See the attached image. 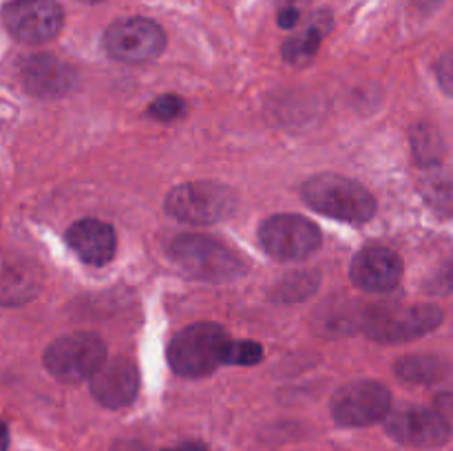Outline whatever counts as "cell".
<instances>
[{
	"label": "cell",
	"mask_w": 453,
	"mask_h": 451,
	"mask_svg": "<svg viewBox=\"0 0 453 451\" xmlns=\"http://www.w3.org/2000/svg\"><path fill=\"white\" fill-rule=\"evenodd\" d=\"M171 259L199 281H234L248 272L246 259L211 234H180L171 243Z\"/></svg>",
	"instance_id": "1"
},
{
	"label": "cell",
	"mask_w": 453,
	"mask_h": 451,
	"mask_svg": "<svg viewBox=\"0 0 453 451\" xmlns=\"http://www.w3.org/2000/svg\"><path fill=\"white\" fill-rule=\"evenodd\" d=\"M303 199L321 215L345 224H365L376 212V199L370 190L336 172L310 177L303 184Z\"/></svg>",
	"instance_id": "2"
},
{
	"label": "cell",
	"mask_w": 453,
	"mask_h": 451,
	"mask_svg": "<svg viewBox=\"0 0 453 451\" xmlns=\"http://www.w3.org/2000/svg\"><path fill=\"white\" fill-rule=\"evenodd\" d=\"M230 343L228 330L219 323H195L184 327L168 345V365L184 378H202L224 363Z\"/></svg>",
	"instance_id": "3"
},
{
	"label": "cell",
	"mask_w": 453,
	"mask_h": 451,
	"mask_svg": "<svg viewBox=\"0 0 453 451\" xmlns=\"http://www.w3.org/2000/svg\"><path fill=\"white\" fill-rule=\"evenodd\" d=\"M106 361V345L93 332H73L53 340L44 352V367L62 383H80Z\"/></svg>",
	"instance_id": "4"
},
{
	"label": "cell",
	"mask_w": 453,
	"mask_h": 451,
	"mask_svg": "<svg viewBox=\"0 0 453 451\" xmlns=\"http://www.w3.org/2000/svg\"><path fill=\"white\" fill-rule=\"evenodd\" d=\"M234 193L217 181H188L173 188L166 197V212L184 224H215L234 210Z\"/></svg>",
	"instance_id": "5"
},
{
	"label": "cell",
	"mask_w": 453,
	"mask_h": 451,
	"mask_svg": "<svg viewBox=\"0 0 453 451\" xmlns=\"http://www.w3.org/2000/svg\"><path fill=\"white\" fill-rule=\"evenodd\" d=\"M392 394L379 380H352L332 396V418L343 427H367L388 418Z\"/></svg>",
	"instance_id": "6"
},
{
	"label": "cell",
	"mask_w": 453,
	"mask_h": 451,
	"mask_svg": "<svg viewBox=\"0 0 453 451\" xmlns=\"http://www.w3.org/2000/svg\"><path fill=\"white\" fill-rule=\"evenodd\" d=\"M259 243L273 259L301 261L321 246V230L301 215H273L261 224Z\"/></svg>",
	"instance_id": "7"
},
{
	"label": "cell",
	"mask_w": 453,
	"mask_h": 451,
	"mask_svg": "<svg viewBox=\"0 0 453 451\" xmlns=\"http://www.w3.org/2000/svg\"><path fill=\"white\" fill-rule=\"evenodd\" d=\"M441 323L442 310L438 305H394V308L374 310L367 317L365 332L370 339L380 343H401L436 330Z\"/></svg>",
	"instance_id": "8"
},
{
	"label": "cell",
	"mask_w": 453,
	"mask_h": 451,
	"mask_svg": "<svg viewBox=\"0 0 453 451\" xmlns=\"http://www.w3.org/2000/svg\"><path fill=\"white\" fill-rule=\"evenodd\" d=\"M166 35L149 18H124L113 22L104 34V49L111 57L128 65H142L162 56Z\"/></svg>",
	"instance_id": "9"
},
{
	"label": "cell",
	"mask_w": 453,
	"mask_h": 451,
	"mask_svg": "<svg viewBox=\"0 0 453 451\" xmlns=\"http://www.w3.org/2000/svg\"><path fill=\"white\" fill-rule=\"evenodd\" d=\"M9 34L25 44H42L56 38L65 13L56 0H13L3 9Z\"/></svg>",
	"instance_id": "10"
},
{
	"label": "cell",
	"mask_w": 453,
	"mask_h": 451,
	"mask_svg": "<svg viewBox=\"0 0 453 451\" xmlns=\"http://www.w3.org/2000/svg\"><path fill=\"white\" fill-rule=\"evenodd\" d=\"M385 432L401 445L436 449L449 442L451 424L438 411L425 409V407H407L389 416Z\"/></svg>",
	"instance_id": "11"
},
{
	"label": "cell",
	"mask_w": 453,
	"mask_h": 451,
	"mask_svg": "<svg viewBox=\"0 0 453 451\" xmlns=\"http://www.w3.org/2000/svg\"><path fill=\"white\" fill-rule=\"evenodd\" d=\"M91 394L106 409H122L137 398L140 392V371L131 358H113L102 363L91 376Z\"/></svg>",
	"instance_id": "12"
},
{
	"label": "cell",
	"mask_w": 453,
	"mask_h": 451,
	"mask_svg": "<svg viewBox=\"0 0 453 451\" xmlns=\"http://www.w3.org/2000/svg\"><path fill=\"white\" fill-rule=\"evenodd\" d=\"M403 259L383 246L363 248L349 265V279L365 292H389L401 283Z\"/></svg>",
	"instance_id": "13"
},
{
	"label": "cell",
	"mask_w": 453,
	"mask_h": 451,
	"mask_svg": "<svg viewBox=\"0 0 453 451\" xmlns=\"http://www.w3.org/2000/svg\"><path fill=\"white\" fill-rule=\"evenodd\" d=\"M22 84H25L27 93L42 100H53V97H62L69 93L75 84V71L73 66L62 62L60 57L47 56H31L22 62Z\"/></svg>",
	"instance_id": "14"
},
{
	"label": "cell",
	"mask_w": 453,
	"mask_h": 451,
	"mask_svg": "<svg viewBox=\"0 0 453 451\" xmlns=\"http://www.w3.org/2000/svg\"><path fill=\"white\" fill-rule=\"evenodd\" d=\"M42 287L38 264L18 252H0V305H22Z\"/></svg>",
	"instance_id": "15"
},
{
	"label": "cell",
	"mask_w": 453,
	"mask_h": 451,
	"mask_svg": "<svg viewBox=\"0 0 453 451\" xmlns=\"http://www.w3.org/2000/svg\"><path fill=\"white\" fill-rule=\"evenodd\" d=\"M66 243L84 264L106 265L115 256L118 237L106 221L80 219L66 230Z\"/></svg>",
	"instance_id": "16"
},
{
	"label": "cell",
	"mask_w": 453,
	"mask_h": 451,
	"mask_svg": "<svg viewBox=\"0 0 453 451\" xmlns=\"http://www.w3.org/2000/svg\"><path fill=\"white\" fill-rule=\"evenodd\" d=\"M332 20L326 11L317 13V18H312L308 27L303 31H299L296 35H292L290 40H286L283 44V60L290 62L295 66H305L314 56H317L319 47H321V40L326 38V34L330 31Z\"/></svg>",
	"instance_id": "17"
},
{
	"label": "cell",
	"mask_w": 453,
	"mask_h": 451,
	"mask_svg": "<svg viewBox=\"0 0 453 451\" xmlns=\"http://www.w3.org/2000/svg\"><path fill=\"white\" fill-rule=\"evenodd\" d=\"M398 378L407 383H436L445 378L447 365L436 356H405L396 363Z\"/></svg>",
	"instance_id": "18"
},
{
	"label": "cell",
	"mask_w": 453,
	"mask_h": 451,
	"mask_svg": "<svg viewBox=\"0 0 453 451\" xmlns=\"http://www.w3.org/2000/svg\"><path fill=\"white\" fill-rule=\"evenodd\" d=\"M411 146H414V155L418 159L420 166H436L442 157V150H445V141L438 135L436 128L432 126H420L414 128L411 133Z\"/></svg>",
	"instance_id": "19"
},
{
	"label": "cell",
	"mask_w": 453,
	"mask_h": 451,
	"mask_svg": "<svg viewBox=\"0 0 453 451\" xmlns=\"http://www.w3.org/2000/svg\"><path fill=\"white\" fill-rule=\"evenodd\" d=\"M423 195L436 210H453V180L445 171H429L425 175Z\"/></svg>",
	"instance_id": "20"
},
{
	"label": "cell",
	"mask_w": 453,
	"mask_h": 451,
	"mask_svg": "<svg viewBox=\"0 0 453 451\" xmlns=\"http://www.w3.org/2000/svg\"><path fill=\"white\" fill-rule=\"evenodd\" d=\"M264 358V348L255 340H230L226 348V365H257Z\"/></svg>",
	"instance_id": "21"
},
{
	"label": "cell",
	"mask_w": 453,
	"mask_h": 451,
	"mask_svg": "<svg viewBox=\"0 0 453 451\" xmlns=\"http://www.w3.org/2000/svg\"><path fill=\"white\" fill-rule=\"evenodd\" d=\"M149 113L159 122H171L186 113V102L177 96H159L150 102Z\"/></svg>",
	"instance_id": "22"
},
{
	"label": "cell",
	"mask_w": 453,
	"mask_h": 451,
	"mask_svg": "<svg viewBox=\"0 0 453 451\" xmlns=\"http://www.w3.org/2000/svg\"><path fill=\"white\" fill-rule=\"evenodd\" d=\"M436 75H438V82H441V87L445 88L449 96H453V53L451 56L441 57V62H438V66H436Z\"/></svg>",
	"instance_id": "23"
},
{
	"label": "cell",
	"mask_w": 453,
	"mask_h": 451,
	"mask_svg": "<svg viewBox=\"0 0 453 451\" xmlns=\"http://www.w3.org/2000/svg\"><path fill=\"white\" fill-rule=\"evenodd\" d=\"M434 292H453V259L447 261L432 281Z\"/></svg>",
	"instance_id": "24"
},
{
	"label": "cell",
	"mask_w": 453,
	"mask_h": 451,
	"mask_svg": "<svg viewBox=\"0 0 453 451\" xmlns=\"http://www.w3.org/2000/svg\"><path fill=\"white\" fill-rule=\"evenodd\" d=\"M299 20H301V11H296V9H279L277 22L279 27H283V29H295V27L299 25Z\"/></svg>",
	"instance_id": "25"
},
{
	"label": "cell",
	"mask_w": 453,
	"mask_h": 451,
	"mask_svg": "<svg viewBox=\"0 0 453 451\" xmlns=\"http://www.w3.org/2000/svg\"><path fill=\"white\" fill-rule=\"evenodd\" d=\"M164 451H208V447L199 440H188V442H181V445L171 447V449H164Z\"/></svg>",
	"instance_id": "26"
},
{
	"label": "cell",
	"mask_w": 453,
	"mask_h": 451,
	"mask_svg": "<svg viewBox=\"0 0 453 451\" xmlns=\"http://www.w3.org/2000/svg\"><path fill=\"white\" fill-rule=\"evenodd\" d=\"M277 3L279 9H296V11H301V9L305 7V4H310L312 0H274Z\"/></svg>",
	"instance_id": "27"
},
{
	"label": "cell",
	"mask_w": 453,
	"mask_h": 451,
	"mask_svg": "<svg viewBox=\"0 0 453 451\" xmlns=\"http://www.w3.org/2000/svg\"><path fill=\"white\" fill-rule=\"evenodd\" d=\"M9 447V429L7 424L0 423V451H7Z\"/></svg>",
	"instance_id": "28"
},
{
	"label": "cell",
	"mask_w": 453,
	"mask_h": 451,
	"mask_svg": "<svg viewBox=\"0 0 453 451\" xmlns=\"http://www.w3.org/2000/svg\"><path fill=\"white\" fill-rule=\"evenodd\" d=\"M82 3H100V0H82Z\"/></svg>",
	"instance_id": "29"
}]
</instances>
